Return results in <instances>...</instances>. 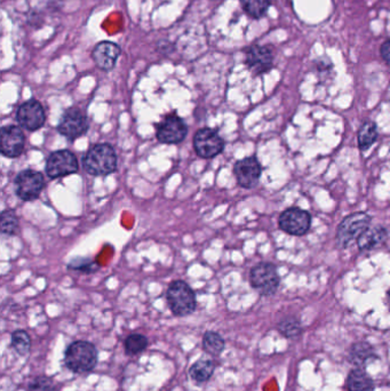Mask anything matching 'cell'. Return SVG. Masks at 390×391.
Returning <instances> with one entry per match:
<instances>
[{
  "mask_svg": "<svg viewBox=\"0 0 390 391\" xmlns=\"http://www.w3.org/2000/svg\"><path fill=\"white\" fill-rule=\"evenodd\" d=\"M83 167L92 176H107L117 169V155L112 145L98 143L83 157Z\"/></svg>",
  "mask_w": 390,
  "mask_h": 391,
  "instance_id": "obj_1",
  "label": "cell"
},
{
  "mask_svg": "<svg viewBox=\"0 0 390 391\" xmlns=\"http://www.w3.org/2000/svg\"><path fill=\"white\" fill-rule=\"evenodd\" d=\"M98 359V350L93 343L76 341L66 348L64 364L73 373H88L95 368Z\"/></svg>",
  "mask_w": 390,
  "mask_h": 391,
  "instance_id": "obj_2",
  "label": "cell"
},
{
  "mask_svg": "<svg viewBox=\"0 0 390 391\" xmlns=\"http://www.w3.org/2000/svg\"><path fill=\"white\" fill-rule=\"evenodd\" d=\"M371 221L372 217L364 212L349 214L336 229V246L345 250L354 243H358V238L371 227Z\"/></svg>",
  "mask_w": 390,
  "mask_h": 391,
  "instance_id": "obj_3",
  "label": "cell"
},
{
  "mask_svg": "<svg viewBox=\"0 0 390 391\" xmlns=\"http://www.w3.org/2000/svg\"><path fill=\"white\" fill-rule=\"evenodd\" d=\"M166 300L172 313L177 317L189 316L197 307L195 292L184 280H175L170 285Z\"/></svg>",
  "mask_w": 390,
  "mask_h": 391,
  "instance_id": "obj_4",
  "label": "cell"
},
{
  "mask_svg": "<svg viewBox=\"0 0 390 391\" xmlns=\"http://www.w3.org/2000/svg\"><path fill=\"white\" fill-rule=\"evenodd\" d=\"M249 283L255 291L264 296H271L279 287L278 271L271 262H260L249 271Z\"/></svg>",
  "mask_w": 390,
  "mask_h": 391,
  "instance_id": "obj_5",
  "label": "cell"
},
{
  "mask_svg": "<svg viewBox=\"0 0 390 391\" xmlns=\"http://www.w3.org/2000/svg\"><path fill=\"white\" fill-rule=\"evenodd\" d=\"M44 187V175L35 169H24L20 172L14 181L16 196L23 202H32L38 198Z\"/></svg>",
  "mask_w": 390,
  "mask_h": 391,
  "instance_id": "obj_6",
  "label": "cell"
},
{
  "mask_svg": "<svg viewBox=\"0 0 390 391\" xmlns=\"http://www.w3.org/2000/svg\"><path fill=\"white\" fill-rule=\"evenodd\" d=\"M188 136V126L186 121L175 112L167 114L157 124L156 138L160 143L179 145L186 140Z\"/></svg>",
  "mask_w": 390,
  "mask_h": 391,
  "instance_id": "obj_7",
  "label": "cell"
},
{
  "mask_svg": "<svg viewBox=\"0 0 390 391\" xmlns=\"http://www.w3.org/2000/svg\"><path fill=\"white\" fill-rule=\"evenodd\" d=\"M57 132L69 141L85 136L90 128L88 117L78 108L66 109L57 124Z\"/></svg>",
  "mask_w": 390,
  "mask_h": 391,
  "instance_id": "obj_8",
  "label": "cell"
},
{
  "mask_svg": "<svg viewBox=\"0 0 390 391\" xmlns=\"http://www.w3.org/2000/svg\"><path fill=\"white\" fill-rule=\"evenodd\" d=\"M280 230L292 236H305L312 227V215L302 208H288L279 215Z\"/></svg>",
  "mask_w": 390,
  "mask_h": 391,
  "instance_id": "obj_9",
  "label": "cell"
},
{
  "mask_svg": "<svg viewBox=\"0 0 390 391\" xmlns=\"http://www.w3.org/2000/svg\"><path fill=\"white\" fill-rule=\"evenodd\" d=\"M78 169V160L70 150L55 151L46 162V174L52 180L75 174Z\"/></svg>",
  "mask_w": 390,
  "mask_h": 391,
  "instance_id": "obj_10",
  "label": "cell"
},
{
  "mask_svg": "<svg viewBox=\"0 0 390 391\" xmlns=\"http://www.w3.org/2000/svg\"><path fill=\"white\" fill-rule=\"evenodd\" d=\"M194 149L203 160H211L223 152L225 141L215 130L205 127L197 131L194 136Z\"/></svg>",
  "mask_w": 390,
  "mask_h": 391,
  "instance_id": "obj_11",
  "label": "cell"
},
{
  "mask_svg": "<svg viewBox=\"0 0 390 391\" xmlns=\"http://www.w3.org/2000/svg\"><path fill=\"white\" fill-rule=\"evenodd\" d=\"M16 121L22 128L29 132L40 130L46 123L44 107L37 100L25 101L18 107L16 112Z\"/></svg>",
  "mask_w": 390,
  "mask_h": 391,
  "instance_id": "obj_12",
  "label": "cell"
},
{
  "mask_svg": "<svg viewBox=\"0 0 390 391\" xmlns=\"http://www.w3.org/2000/svg\"><path fill=\"white\" fill-rule=\"evenodd\" d=\"M234 174L240 187L244 189H252L259 184V181L261 178L262 167L256 157H247L236 162Z\"/></svg>",
  "mask_w": 390,
  "mask_h": 391,
  "instance_id": "obj_13",
  "label": "cell"
},
{
  "mask_svg": "<svg viewBox=\"0 0 390 391\" xmlns=\"http://www.w3.org/2000/svg\"><path fill=\"white\" fill-rule=\"evenodd\" d=\"M25 145V136L21 128L14 125H7L1 128L0 152L7 158L21 156Z\"/></svg>",
  "mask_w": 390,
  "mask_h": 391,
  "instance_id": "obj_14",
  "label": "cell"
},
{
  "mask_svg": "<svg viewBox=\"0 0 390 391\" xmlns=\"http://www.w3.org/2000/svg\"><path fill=\"white\" fill-rule=\"evenodd\" d=\"M122 54V49L116 42H101L92 51V59L96 66L103 71H110L117 64V60Z\"/></svg>",
  "mask_w": 390,
  "mask_h": 391,
  "instance_id": "obj_15",
  "label": "cell"
},
{
  "mask_svg": "<svg viewBox=\"0 0 390 391\" xmlns=\"http://www.w3.org/2000/svg\"><path fill=\"white\" fill-rule=\"evenodd\" d=\"M273 55L267 46L254 45L247 52V64L254 75H264L273 68Z\"/></svg>",
  "mask_w": 390,
  "mask_h": 391,
  "instance_id": "obj_16",
  "label": "cell"
},
{
  "mask_svg": "<svg viewBox=\"0 0 390 391\" xmlns=\"http://www.w3.org/2000/svg\"><path fill=\"white\" fill-rule=\"evenodd\" d=\"M388 230L384 227H370L363 235L358 238V245L360 251H372L387 241Z\"/></svg>",
  "mask_w": 390,
  "mask_h": 391,
  "instance_id": "obj_17",
  "label": "cell"
},
{
  "mask_svg": "<svg viewBox=\"0 0 390 391\" xmlns=\"http://www.w3.org/2000/svg\"><path fill=\"white\" fill-rule=\"evenodd\" d=\"M215 364L211 359H199L190 367L189 374L195 383H205L213 375Z\"/></svg>",
  "mask_w": 390,
  "mask_h": 391,
  "instance_id": "obj_18",
  "label": "cell"
},
{
  "mask_svg": "<svg viewBox=\"0 0 390 391\" xmlns=\"http://www.w3.org/2000/svg\"><path fill=\"white\" fill-rule=\"evenodd\" d=\"M379 133L373 121H364L358 133V147L360 151L369 150L378 140Z\"/></svg>",
  "mask_w": 390,
  "mask_h": 391,
  "instance_id": "obj_19",
  "label": "cell"
},
{
  "mask_svg": "<svg viewBox=\"0 0 390 391\" xmlns=\"http://www.w3.org/2000/svg\"><path fill=\"white\" fill-rule=\"evenodd\" d=\"M349 391H373L374 385L365 371L362 368L351 371L347 380Z\"/></svg>",
  "mask_w": 390,
  "mask_h": 391,
  "instance_id": "obj_20",
  "label": "cell"
},
{
  "mask_svg": "<svg viewBox=\"0 0 390 391\" xmlns=\"http://www.w3.org/2000/svg\"><path fill=\"white\" fill-rule=\"evenodd\" d=\"M225 348V342L223 337L213 331H207L203 337V349L207 352L208 355L218 356L223 354Z\"/></svg>",
  "mask_w": 390,
  "mask_h": 391,
  "instance_id": "obj_21",
  "label": "cell"
},
{
  "mask_svg": "<svg viewBox=\"0 0 390 391\" xmlns=\"http://www.w3.org/2000/svg\"><path fill=\"white\" fill-rule=\"evenodd\" d=\"M375 357V354L373 352L372 347L365 342L356 343L351 347L350 350V361L358 366H364L367 364V361Z\"/></svg>",
  "mask_w": 390,
  "mask_h": 391,
  "instance_id": "obj_22",
  "label": "cell"
},
{
  "mask_svg": "<svg viewBox=\"0 0 390 391\" xmlns=\"http://www.w3.org/2000/svg\"><path fill=\"white\" fill-rule=\"evenodd\" d=\"M11 346L13 349L16 350L18 356L25 357L29 355L31 349L30 335L23 330L13 332L12 337H11Z\"/></svg>",
  "mask_w": 390,
  "mask_h": 391,
  "instance_id": "obj_23",
  "label": "cell"
},
{
  "mask_svg": "<svg viewBox=\"0 0 390 391\" xmlns=\"http://www.w3.org/2000/svg\"><path fill=\"white\" fill-rule=\"evenodd\" d=\"M125 354L127 356H136L147 349L148 337L138 333H133L126 337L124 342Z\"/></svg>",
  "mask_w": 390,
  "mask_h": 391,
  "instance_id": "obj_24",
  "label": "cell"
},
{
  "mask_svg": "<svg viewBox=\"0 0 390 391\" xmlns=\"http://www.w3.org/2000/svg\"><path fill=\"white\" fill-rule=\"evenodd\" d=\"M240 4L251 18H260L267 13L271 0H240Z\"/></svg>",
  "mask_w": 390,
  "mask_h": 391,
  "instance_id": "obj_25",
  "label": "cell"
},
{
  "mask_svg": "<svg viewBox=\"0 0 390 391\" xmlns=\"http://www.w3.org/2000/svg\"><path fill=\"white\" fill-rule=\"evenodd\" d=\"M0 228L3 235L14 236L18 231V217L16 212L7 210L1 213V222Z\"/></svg>",
  "mask_w": 390,
  "mask_h": 391,
  "instance_id": "obj_26",
  "label": "cell"
},
{
  "mask_svg": "<svg viewBox=\"0 0 390 391\" xmlns=\"http://www.w3.org/2000/svg\"><path fill=\"white\" fill-rule=\"evenodd\" d=\"M68 268L70 270L79 271L83 274H92L94 271L98 270L99 267L93 260L88 259V258H75L70 261Z\"/></svg>",
  "mask_w": 390,
  "mask_h": 391,
  "instance_id": "obj_27",
  "label": "cell"
},
{
  "mask_svg": "<svg viewBox=\"0 0 390 391\" xmlns=\"http://www.w3.org/2000/svg\"><path fill=\"white\" fill-rule=\"evenodd\" d=\"M28 391H57L54 381L46 375L37 376L28 385Z\"/></svg>",
  "mask_w": 390,
  "mask_h": 391,
  "instance_id": "obj_28",
  "label": "cell"
},
{
  "mask_svg": "<svg viewBox=\"0 0 390 391\" xmlns=\"http://www.w3.org/2000/svg\"><path fill=\"white\" fill-rule=\"evenodd\" d=\"M278 330L285 337H295L301 333L300 323L297 319L290 317V318L284 319V320L279 323Z\"/></svg>",
  "mask_w": 390,
  "mask_h": 391,
  "instance_id": "obj_29",
  "label": "cell"
},
{
  "mask_svg": "<svg viewBox=\"0 0 390 391\" xmlns=\"http://www.w3.org/2000/svg\"><path fill=\"white\" fill-rule=\"evenodd\" d=\"M380 53H382V56L384 62H386L388 66H390V40H386V42L382 44Z\"/></svg>",
  "mask_w": 390,
  "mask_h": 391,
  "instance_id": "obj_30",
  "label": "cell"
},
{
  "mask_svg": "<svg viewBox=\"0 0 390 391\" xmlns=\"http://www.w3.org/2000/svg\"><path fill=\"white\" fill-rule=\"evenodd\" d=\"M387 301H388V307H389V309H390V289H388V292H387Z\"/></svg>",
  "mask_w": 390,
  "mask_h": 391,
  "instance_id": "obj_31",
  "label": "cell"
}]
</instances>
